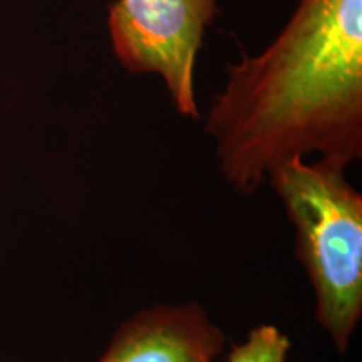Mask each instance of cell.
I'll return each instance as SVG.
<instances>
[{
  "instance_id": "6da1fadb",
  "label": "cell",
  "mask_w": 362,
  "mask_h": 362,
  "mask_svg": "<svg viewBox=\"0 0 362 362\" xmlns=\"http://www.w3.org/2000/svg\"><path fill=\"white\" fill-rule=\"evenodd\" d=\"M205 129L242 194L292 158L361 160L362 0H298L264 51L226 67Z\"/></svg>"
},
{
  "instance_id": "7a4b0ae2",
  "label": "cell",
  "mask_w": 362,
  "mask_h": 362,
  "mask_svg": "<svg viewBox=\"0 0 362 362\" xmlns=\"http://www.w3.org/2000/svg\"><path fill=\"white\" fill-rule=\"evenodd\" d=\"M297 232L315 319L344 354L362 315V194L334 163L292 158L267 176Z\"/></svg>"
},
{
  "instance_id": "3957f363",
  "label": "cell",
  "mask_w": 362,
  "mask_h": 362,
  "mask_svg": "<svg viewBox=\"0 0 362 362\" xmlns=\"http://www.w3.org/2000/svg\"><path fill=\"white\" fill-rule=\"evenodd\" d=\"M221 0H116L107 8L111 49L131 74H156L181 116L200 119L198 54Z\"/></svg>"
},
{
  "instance_id": "277c9868",
  "label": "cell",
  "mask_w": 362,
  "mask_h": 362,
  "mask_svg": "<svg viewBox=\"0 0 362 362\" xmlns=\"http://www.w3.org/2000/svg\"><path fill=\"white\" fill-rule=\"evenodd\" d=\"M225 334L202 305H155L119 325L98 362H215Z\"/></svg>"
},
{
  "instance_id": "5b68a950",
  "label": "cell",
  "mask_w": 362,
  "mask_h": 362,
  "mask_svg": "<svg viewBox=\"0 0 362 362\" xmlns=\"http://www.w3.org/2000/svg\"><path fill=\"white\" fill-rule=\"evenodd\" d=\"M288 337L275 325L264 324L252 329L245 341L237 344L223 362H288Z\"/></svg>"
}]
</instances>
